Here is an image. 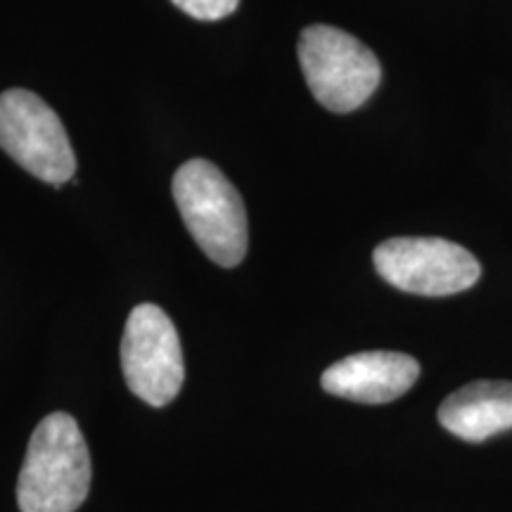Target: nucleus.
<instances>
[{"label":"nucleus","instance_id":"obj_1","mask_svg":"<svg viewBox=\"0 0 512 512\" xmlns=\"http://www.w3.org/2000/svg\"><path fill=\"white\" fill-rule=\"evenodd\" d=\"M91 489V453L67 413H50L31 434L17 482L22 512H74Z\"/></svg>","mask_w":512,"mask_h":512},{"label":"nucleus","instance_id":"obj_2","mask_svg":"<svg viewBox=\"0 0 512 512\" xmlns=\"http://www.w3.org/2000/svg\"><path fill=\"white\" fill-rule=\"evenodd\" d=\"M174 200L185 228L214 264L233 268L247 254V211L240 192L207 159H190L174 176Z\"/></svg>","mask_w":512,"mask_h":512},{"label":"nucleus","instance_id":"obj_3","mask_svg":"<svg viewBox=\"0 0 512 512\" xmlns=\"http://www.w3.org/2000/svg\"><path fill=\"white\" fill-rule=\"evenodd\" d=\"M304 79L325 110L354 112L377 91L382 67L373 50L347 31L313 24L299 36Z\"/></svg>","mask_w":512,"mask_h":512},{"label":"nucleus","instance_id":"obj_4","mask_svg":"<svg viewBox=\"0 0 512 512\" xmlns=\"http://www.w3.org/2000/svg\"><path fill=\"white\" fill-rule=\"evenodd\" d=\"M0 150L55 188L74 178L76 157L60 117L46 100L24 88L0 93Z\"/></svg>","mask_w":512,"mask_h":512},{"label":"nucleus","instance_id":"obj_5","mask_svg":"<svg viewBox=\"0 0 512 512\" xmlns=\"http://www.w3.org/2000/svg\"><path fill=\"white\" fill-rule=\"evenodd\" d=\"M121 370L138 399L169 406L185 382L181 339L171 318L155 304H140L126 320L121 339Z\"/></svg>","mask_w":512,"mask_h":512},{"label":"nucleus","instance_id":"obj_6","mask_svg":"<svg viewBox=\"0 0 512 512\" xmlns=\"http://www.w3.org/2000/svg\"><path fill=\"white\" fill-rule=\"evenodd\" d=\"M377 273L396 290L420 297H448L470 290L482 275L465 247L444 238H392L373 254Z\"/></svg>","mask_w":512,"mask_h":512},{"label":"nucleus","instance_id":"obj_7","mask_svg":"<svg viewBox=\"0 0 512 512\" xmlns=\"http://www.w3.org/2000/svg\"><path fill=\"white\" fill-rule=\"evenodd\" d=\"M420 366L399 351H363L337 361L320 377L323 389L339 399L358 403H389L418 382Z\"/></svg>","mask_w":512,"mask_h":512},{"label":"nucleus","instance_id":"obj_8","mask_svg":"<svg viewBox=\"0 0 512 512\" xmlns=\"http://www.w3.org/2000/svg\"><path fill=\"white\" fill-rule=\"evenodd\" d=\"M439 422L444 430L472 444L512 430V382L465 384L441 403Z\"/></svg>","mask_w":512,"mask_h":512},{"label":"nucleus","instance_id":"obj_9","mask_svg":"<svg viewBox=\"0 0 512 512\" xmlns=\"http://www.w3.org/2000/svg\"><path fill=\"white\" fill-rule=\"evenodd\" d=\"M178 10H183L185 15L202 19V22H216L233 15L238 10L240 0H171Z\"/></svg>","mask_w":512,"mask_h":512}]
</instances>
